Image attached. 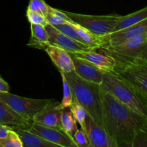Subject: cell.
Returning a JSON list of instances; mask_svg holds the SVG:
<instances>
[{
  "label": "cell",
  "mask_w": 147,
  "mask_h": 147,
  "mask_svg": "<svg viewBox=\"0 0 147 147\" xmlns=\"http://www.w3.org/2000/svg\"><path fill=\"white\" fill-rule=\"evenodd\" d=\"M65 76L70 85L73 100L82 105L95 121L105 129L100 85L82 78L74 70L65 73Z\"/></svg>",
  "instance_id": "obj_1"
},
{
  "label": "cell",
  "mask_w": 147,
  "mask_h": 147,
  "mask_svg": "<svg viewBox=\"0 0 147 147\" xmlns=\"http://www.w3.org/2000/svg\"><path fill=\"white\" fill-rule=\"evenodd\" d=\"M103 90L136 113L147 118V100L131 85L113 72H103V82L100 85Z\"/></svg>",
  "instance_id": "obj_2"
},
{
  "label": "cell",
  "mask_w": 147,
  "mask_h": 147,
  "mask_svg": "<svg viewBox=\"0 0 147 147\" xmlns=\"http://www.w3.org/2000/svg\"><path fill=\"white\" fill-rule=\"evenodd\" d=\"M112 56L116 60L113 73L131 85L147 100V59Z\"/></svg>",
  "instance_id": "obj_3"
},
{
  "label": "cell",
  "mask_w": 147,
  "mask_h": 147,
  "mask_svg": "<svg viewBox=\"0 0 147 147\" xmlns=\"http://www.w3.org/2000/svg\"><path fill=\"white\" fill-rule=\"evenodd\" d=\"M63 11L75 23L99 37L111 33L120 17L119 15H89Z\"/></svg>",
  "instance_id": "obj_4"
},
{
  "label": "cell",
  "mask_w": 147,
  "mask_h": 147,
  "mask_svg": "<svg viewBox=\"0 0 147 147\" xmlns=\"http://www.w3.org/2000/svg\"><path fill=\"white\" fill-rule=\"evenodd\" d=\"M0 99L23 119L30 122L32 121L36 114L52 100L24 98L11 94L9 92H0Z\"/></svg>",
  "instance_id": "obj_5"
},
{
  "label": "cell",
  "mask_w": 147,
  "mask_h": 147,
  "mask_svg": "<svg viewBox=\"0 0 147 147\" xmlns=\"http://www.w3.org/2000/svg\"><path fill=\"white\" fill-rule=\"evenodd\" d=\"M97 50L113 56L147 59V33L131 37L119 45Z\"/></svg>",
  "instance_id": "obj_6"
},
{
  "label": "cell",
  "mask_w": 147,
  "mask_h": 147,
  "mask_svg": "<svg viewBox=\"0 0 147 147\" xmlns=\"http://www.w3.org/2000/svg\"><path fill=\"white\" fill-rule=\"evenodd\" d=\"M84 130L90 146L117 147L115 141L109 136L106 129L99 126L88 113L86 116Z\"/></svg>",
  "instance_id": "obj_7"
},
{
  "label": "cell",
  "mask_w": 147,
  "mask_h": 147,
  "mask_svg": "<svg viewBox=\"0 0 147 147\" xmlns=\"http://www.w3.org/2000/svg\"><path fill=\"white\" fill-rule=\"evenodd\" d=\"M144 33H147V18L127 28L113 32L100 37L101 41L100 48H106L110 46L119 45L131 37Z\"/></svg>",
  "instance_id": "obj_8"
},
{
  "label": "cell",
  "mask_w": 147,
  "mask_h": 147,
  "mask_svg": "<svg viewBox=\"0 0 147 147\" xmlns=\"http://www.w3.org/2000/svg\"><path fill=\"white\" fill-rule=\"evenodd\" d=\"M59 103L58 101L52 99L51 101L36 114L32 122L63 131L61 125V113L63 110L57 109Z\"/></svg>",
  "instance_id": "obj_9"
},
{
  "label": "cell",
  "mask_w": 147,
  "mask_h": 147,
  "mask_svg": "<svg viewBox=\"0 0 147 147\" xmlns=\"http://www.w3.org/2000/svg\"><path fill=\"white\" fill-rule=\"evenodd\" d=\"M29 130L32 133L36 134L41 136L45 140L55 144L57 146L63 147H76V145L66 134L58 129L47 126H42L38 123H30L28 128Z\"/></svg>",
  "instance_id": "obj_10"
},
{
  "label": "cell",
  "mask_w": 147,
  "mask_h": 147,
  "mask_svg": "<svg viewBox=\"0 0 147 147\" xmlns=\"http://www.w3.org/2000/svg\"><path fill=\"white\" fill-rule=\"evenodd\" d=\"M99 51L101 53H98L96 51V50L90 49L87 50L74 52L70 54L90 62V63L97 66L103 71L113 72L116 64V60L115 57L101 50H99Z\"/></svg>",
  "instance_id": "obj_11"
},
{
  "label": "cell",
  "mask_w": 147,
  "mask_h": 147,
  "mask_svg": "<svg viewBox=\"0 0 147 147\" xmlns=\"http://www.w3.org/2000/svg\"><path fill=\"white\" fill-rule=\"evenodd\" d=\"M45 28L50 36L49 45L57 46V47L66 50L69 53L90 49L86 45L78 42L73 40V39L66 36L63 33L60 32L54 26L51 25V24H48L47 25H46Z\"/></svg>",
  "instance_id": "obj_12"
},
{
  "label": "cell",
  "mask_w": 147,
  "mask_h": 147,
  "mask_svg": "<svg viewBox=\"0 0 147 147\" xmlns=\"http://www.w3.org/2000/svg\"><path fill=\"white\" fill-rule=\"evenodd\" d=\"M71 55L74 64V71L88 81L100 85L103 82V70L83 59Z\"/></svg>",
  "instance_id": "obj_13"
},
{
  "label": "cell",
  "mask_w": 147,
  "mask_h": 147,
  "mask_svg": "<svg viewBox=\"0 0 147 147\" xmlns=\"http://www.w3.org/2000/svg\"><path fill=\"white\" fill-rule=\"evenodd\" d=\"M44 50L59 70L65 73L74 70L73 59L68 52L53 45H48Z\"/></svg>",
  "instance_id": "obj_14"
},
{
  "label": "cell",
  "mask_w": 147,
  "mask_h": 147,
  "mask_svg": "<svg viewBox=\"0 0 147 147\" xmlns=\"http://www.w3.org/2000/svg\"><path fill=\"white\" fill-rule=\"evenodd\" d=\"M0 124L9 126L28 129L30 121L23 119L8 105L0 99Z\"/></svg>",
  "instance_id": "obj_15"
},
{
  "label": "cell",
  "mask_w": 147,
  "mask_h": 147,
  "mask_svg": "<svg viewBox=\"0 0 147 147\" xmlns=\"http://www.w3.org/2000/svg\"><path fill=\"white\" fill-rule=\"evenodd\" d=\"M14 131L17 133L22 141L23 146L28 147H56L55 144L45 140L39 135L32 133L28 129L15 127Z\"/></svg>",
  "instance_id": "obj_16"
},
{
  "label": "cell",
  "mask_w": 147,
  "mask_h": 147,
  "mask_svg": "<svg viewBox=\"0 0 147 147\" xmlns=\"http://www.w3.org/2000/svg\"><path fill=\"white\" fill-rule=\"evenodd\" d=\"M49 40L50 36L45 26L31 24V38L27 45L44 50L49 45Z\"/></svg>",
  "instance_id": "obj_17"
},
{
  "label": "cell",
  "mask_w": 147,
  "mask_h": 147,
  "mask_svg": "<svg viewBox=\"0 0 147 147\" xmlns=\"http://www.w3.org/2000/svg\"><path fill=\"white\" fill-rule=\"evenodd\" d=\"M147 18V6L144 8L140 10L131 13V14H127L125 16H120L116 27L113 29V32L119 31V30H123V29L127 28L130 26L139 23L143 21L144 20Z\"/></svg>",
  "instance_id": "obj_18"
},
{
  "label": "cell",
  "mask_w": 147,
  "mask_h": 147,
  "mask_svg": "<svg viewBox=\"0 0 147 147\" xmlns=\"http://www.w3.org/2000/svg\"><path fill=\"white\" fill-rule=\"evenodd\" d=\"M72 25L82 40L83 44L93 50H97V49L100 48V45H101V41H100V37L95 35L94 34L91 33L90 31L79 24H72Z\"/></svg>",
  "instance_id": "obj_19"
},
{
  "label": "cell",
  "mask_w": 147,
  "mask_h": 147,
  "mask_svg": "<svg viewBox=\"0 0 147 147\" xmlns=\"http://www.w3.org/2000/svg\"><path fill=\"white\" fill-rule=\"evenodd\" d=\"M61 125L65 134L74 142V134L78 130L77 121L73 116L71 111L67 110V109L62 111Z\"/></svg>",
  "instance_id": "obj_20"
},
{
  "label": "cell",
  "mask_w": 147,
  "mask_h": 147,
  "mask_svg": "<svg viewBox=\"0 0 147 147\" xmlns=\"http://www.w3.org/2000/svg\"><path fill=\"white\" fill-rule=\"evenodd\" d=\"M59 71H60V75H61L62 80H63V97L62 101L57 106V109H60V110H63V109H67V108L70 107L71 103H73V98L70 85H69L67 80H66L64 72L61 71V70H59Z\"/></svg>",
  "instance_id": "obj_21"
},
{
  "label": "cell",
  "mask_w": 147,
  "mask_h": 147,
  "mask_svg": "<svg viewBox=\"0 0 147 147\" xmlns=\"http://www.w3.org/2000/svg\"><path fill=\"white\" fill-rule=\"evenodd\" d=\"M69 108H70V111H71L73 116L76 119L77 123L80 125L82 129H84L85 122H86V116L88 115L86 109L75 100H73V103H71Z\"/></svg>",
  "instance_id": "obj_22"
},
{
  "label": "cell",
  "mask_w": 147,
  "mask_h": 147,
  "mask_svg": "<svg viewBox=\"0 0 147 147\" xmlns=\"http://www.w3.org/2000/svg\"><path fill=\"white\" fill-rule=\"evenodd\" d=\"M0 147H23V145L19 135L12 129L7 136L0 138Z\"/></svg>",
  "instance_id": "obj_23"
},
{
  "label": "cell",
  "mask_w": 147,
  "mask_h": 147,
  "mask_svg": "<svg viewBox=\"0 0 147 147\" xmlns=\"http://www.w3.org/2000/svg\"><path fill=\"white\" fill-rule=\"evenodd\" d=\"M54 27H55L57 30H59L60 32L63 33V34H65L66 36L69 37L70 38L73 39L75 41L83 44L82 40L80 39V37H79L78 33L76 32V30L73 28V25H72V24H70V23H68V24H57V25L54 26Z\"/></svg>",
  "instance_id": "obj_24"
},
{
  "label": "cell",
  "mask_w": 147,
  "mask_h": 147,
  "mask_svg": "<svg viewBox=\"0 0 147 147\" xmlns=\"http://www.w3.org/2000/svg\"><path fill=\"white\" fill-rule=\"evenodd\" d=\"M49 7L44 0H30L27 9L36 11L46 17L48 14Z\"/></svg>",
  "instance_id": "obj_25"
},
{
  "label": "cell",
  "mask_w": 147,
  "mask_h": 147,
  "mask_svg": "<svg viewBox=\"0 0 147 147\" xmlns=\"http://www.w3.org/2000/svg\"><path fill=\"white\" fill-rule=\"evenodd\" d=\"M26 17H27V20H28L30 24H41V25L45 26V27L48 24L46 17L40 14V13L36 12V11L27 9Z\"/></svg>",
  "instance_id": "obj_26"
},
{
  "label": "cell",
  "mask_w": 147,
  "mask_h": 147,
  "mask_svg": "<svg viewBox=\"0 0 147 147\" xmlns=\"http://www.w3.org/2000/svg\"><path fill=\"white\" fill-rule=\"evenodd\" d=\"M74 142L76 146L78 147H90L86 131L83 129H78L74 134Z\"/></svg>",
  "instance_id": "obj_27"
},
{
  "label": "cell",
  "mask_w": 147,
  "mask_h": 147,
  "mask_svg": "<svg viewBox=\"0 0 147 147\" xmlns=\"http://www.w3.org/2000/svg\"><path fill=\"white\" fill-rule=\"evenodd\" d=\"M46 19L48 22L49 24H51L53 26L57 25V24H68V22L66 20H63V19L60 18V17H57V16L55 15V14H50L48 13L47 15L46 16Z\"/></svg>",
  "instance_id": "obj_28"
},
{
  "label": "cell",
  "mask_w": 147,
  "mask_h": 147,
  "mask_svg": "<svg viewBox=\"0 0 147 147\" xmlns=\"http://www.w3.org/2000/svg\"><path fill=\"white\" fill-rule=\"evenodd\" d=\"M48 13L55 14V15H56V16H57V17H60V18L63 19V20H66V21L70 23V24H76V23H75L74 22H73V20H72L71 19H70V17H69L68 16H67V14L64 12V11H62V10H58V9H57L53 8V7H50H50H49Z\"/></svg>",
  "instance_id": "obj_29"
},
{
  "label": "cell",
  "mask_w": 147,
  "mask_h": 147,
  "mask_svg": "<svg viewBox=\"0 0 147 147\" xmlns=\"http://www.w3.org/2000/svg\"><path fill=\"white\" fill-rule=\"evenodd\" d=\"M11 129H12L11 127L5 126V125L0 124V138H3L7 136Z\"/></svg>",
  "instance_id": "obj_30"
},
{
  "label": "cell",
  "mask_w": 147,
  "mask_h": 147,
  "mask_svg": "<svg viewBox=\"0 0 147 147\" xmlns=\"http://www.w3.org/2000/svg\"><path fill=\"white\" fill-rule=\"evenodd\" d=\"M9 86L8 83L1 78L0 76V92H9Z\"/></svg>",
  "instance_id": "obj_31"
},
{
  "label": "cell",
  "mask_w": 147,
  "mask_h": 147,
  "mask_svg": "<svg viewBox=\"0 0 147 147\" xmlns=\"http://www.w3.org/2000/svg\"></svg>",
  "instance_id": "obj_32"
}]
</instances>
